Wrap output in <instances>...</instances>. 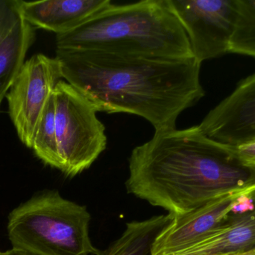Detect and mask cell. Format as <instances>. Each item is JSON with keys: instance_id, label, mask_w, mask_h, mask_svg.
<instances>
[{"instance_id": "obj_2", "label": "cell", "mask_w": 255, "mask_h": 255, "mask_svg": "<svg viewBox=\"0 0 255 255\" xmlns=\"http://www.w3.org/2000/svg\"><path fill=\"white\" fill-rule=\"evenodd\" d=\"M128 193L172 217L255 184L232 147L211 139L199 126L154 132L129 157Z\"/></svg>"}, {"instance_id": "obj_9", "label": "cell", "mask_w": 255, "mask_h": 255, "mask_svg": "<svg viewBox=\"0 0 255 255\" xmlns=\"http://www.w3.org/2000/svg\"><path fill=\"white\" fill-rule=\"evenodd\" d=\"M199 127L211 139L235 146L255 138V73L208 112Z\"/></svg>"}, {"instance_id": "obj_1", "label": "cell", "mask_w": 255, "mask_h": 255, "mask_svg": "<svg viewBox=\"0 0 255 255\" xmlns=\"http://www.w3.org/2000/svg\"><path fill=\"white\" fill-rule=\"evenodd\" d=\"M63 79L97 112L130 114L155 131L176 128L178 116L205 96L201 64L180 59L98 51L56 50Z\"/></svg>"}, {"instance_id": "obj_13", "label": "cell", "mask_w": 255, "mask_h": 255, "mask_svg": "<svg viewBox=\"0 0 255 255\" xmlns=\"http://www.w3.org/2000/svg\"><path fill=\"white\" fill-rule=\"evenodd\" d=\"M31 149L43 163L59 170L60 160L55 127V104L53 93L49 97L43 109L36 129Z\"/></svg>"}, {"instance_id": "obj_10", "label": "cell", "mask_w": 255, "mask_h": 255, "mask_svg": "<svg viewBox=\"0 0 255 255\" xmlns=\"http://www.w3.org/2000/svg\"><path fill=\"white\" fill-rule=\"evenodd\" d=\"M112 4L111 0H19L18 7L25 22L57 35L75 29Z\"/></svg>"}, {"instance_id": "obj_3", "label": "cell", "mask_w": 255, "mask_h": 255, "mask_svg": "<svg viewBox=\"0 0 255 255\" xmlns=\"http://www.w3.org/2000/svg\"><path fill=\"white\" fill-rule=\"evenodd\" d=\"M55 40L56 50L170 59L194 57L169 0L112 4L75 29L57 34Z\"/></svg>"}, {"instance_id": "obj_7", "label": "cell", "mask_w": 255, "mask_h": 255, "mask_svg": "<svg viewBox=\"0 0 255 255\" xmlns=\"http://www.w3.org/2000/svg\"><path fill=\"white\" fill-rule=\"evenodd\" d=\"M200 63L229 52L238 14L237 0H169Z\"/></svg>"}, {"instance_id": "obj_18", "label": "cell", "mask_w": 255, "mask_h": 255, "mask_svg": "<svg viewBox=\"0 0 255 255\" xmlns=\"http://www.w3.org/2000/svg\"><path fill=\"white\" fill-rule=\"evenodd\" d=\"M222 255H255V248L253 250H247V251L239 252V253H231V254Z\"/></svg>"}, {"instance_id": "obj_4", "label": "cell", "mask_w": 255, "mask_h": 255, "mask_svg": "<svg viewBox=\"0 0 255 255\" xmlns=\"http://www.w3.org/2000/svg\"><path fill=\"white\" fill-rule=\"evenodd\" d=\"M91 220L85 207L44 191L10 212L7 235L12 249L33 255H100L90 238Z\"/></svg>"}, {"instance_id": "obj_11", "label": "cell", "mask_w": 255, "mask_h": 255, "mask_svg": "<svg viewBox=\"0 0 255 255\" xmlns=\"http://www.w3.org/2000/svg\"><path fill=\"white\" fill-rule=\"evenodd\" d=\"M35 40V28L19 16L0 44V107L17 76L28 49Z\"/></svg>"}, {"instance_id": "obj_8", "label": "cell", "mask_w": 255, "mask_h": 255, "mask_svg": "<svg viewBox=\"0 0 255 255\" xmlns=\"http://www.w3.org/2000/svg\"><path fill=\"white\" fill-rule=\"evenodd\" d=\"M255 190L253 184L211 201L188 214L173 217L156 239L151 255L173 254L206 236L223 224L240 203Z\"/></svg>"}, {"instance_id": "obj_12", "label": "cell", "mask_w": 255, "mask_h": 255, "mask_svg": "<svg viewBox=\"0 0 255 255\" xmlns=\"http://www.w3.org/2000/svg\"><path fill=\"white\" fill-rule=\"evenodd\" d=\"M172 219L168 214L128 223L122 236L100 255H151L156 239Z\"/></svg>"}, {"instance_id": "obj_6", "label": "cell", "mask_w": 255, "mask_h": 255, "mask_svg": "<svg viewBox=\"0 0 255 255\" xmlns=\"http://www.w3.org/2000/svg\"><path fill=\"white\" fill-rule=\"evenodd\" d=\"M62 79L56 58L36 54L25 61L7 92L9 115L19 140L27 148H32L43 109Z\"/></svg>"}, {"instance_id": "obj_16", "label": "cell", "mask_w": 255, "mask_h": 255, "mask_svg": "<svg viewBox=\"0 0 255 255\" xmlns=\"http://www.w3.org/2000/svg\"><path fill=\"white\" fill-rule=\"evenodd\" d=\"M231 147L235 157L243 166L255 171V138Z\"/></svg>"}, {"instance_id": "obj_19", "label": "cell", "mask_w": 255, "mask_h": 255, "mask_svg": "<svg viewBox=\"0 0 255 255\" xmlns=\"http://www.w3.org/2000/svg\"><path fill=\"white\" fill-rule=\"evenodd\" d=\"M1 252H0V255H1Z\"/></svg>"}, {"instance_id": "obj_14", "label": "cell", "mask_w": 255, "mask_h": 255, "mask_svg": "<svg viewBox=\"0 0 255 255\" xmlns=\"http://www.w3.org/2000/svg\"><path fill=\"white\" fill-rule=\"evenodd\" d=\"M238 14L229 52L255 58V0H237Z\"/></svg>"}, {"instance_id": "obj_17", "label": "cell", "mask_w": 255, "mask_h": 255, "mask_svg": "<svg viewBox=\"0 0 255 255\" xmlns=\"http://www.w3.org/2000/svg\"><path fill=\"white\" fill-rule=\"evenodd\" d=\"M1 255H33L29 254V253H24V252L19 251V250H11L5 252V253H1Z\"/></svg>"}, {"instance_id": "obj_15", "label": "cell", "mask_w": 255, "mask_h": 255, "mask_svg": "<svg viewBox=\"0 0 255 255\" xmlns=\"http://www.w3.org/2000/svg\"><path fill=\"white\" fill-rule=\"evenodd\" d=\"M19 0H0V44L19 19Z\"/></svg>"}, {"instance_id": "obj_5", "label": "cell", "mask_w": 255, "mask_h": 255, "mask_svg": "<svg viewBox=\"0 0 255 255\" xmlns=\"http://www.w3.org/2000/svg\"><path fill=\"white\" fill-rule=\"evenodd\" d=\"M53 94L59 171L73 178L89 169L106 150V127L92 103L67 81L60 80Z\"/></svg>"}]
</instances>
